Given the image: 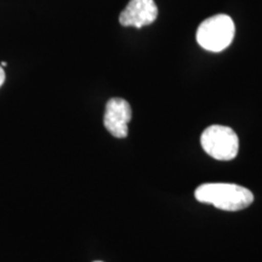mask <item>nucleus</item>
I'll return each mask as SVG.
<instances>
[{"mask_svg":"<svg viewBox=\"0 0 262 262\" xmlns=\"http://www.w3.org/2000/svg\"><path fill=\"white\" fill-rule=\"evenodd\" d=\"M201 145L206 155L216 160H232L238 156L239 140L231 127L211 125L203 131Z\"/></svg>","mask_w":262,"mask_h":262,"instance_id":"nucleus-3","label":"nucleus"},{"mask_svg":"<svg viewBox=\"0 0 262 262\" xmlns=\"http://www.w3.org/2000/svg\"><path fill=\"white\" fill-rule=\"evenodd\" d=\"M195 199L204 204H211L225 211H239L254 202V194L248 188L234 183H204L196 187Z\"/></svg>","mask_w":262,"mask_h":262,"instance_id":"nucleus-1","label":"nucleus"},{"mask_svg":"<svg viewBox=\"0 0 262 262\" xmlns=\"http://www.w3.org/2000/svg\"><path fill=\"white\" fill-rule=\"evenodd\" d=\"M6 64H8V63H6V62H2V64H0V66H2V67L4 68V67H6Z\"/></svg>","mask_w":262,"mask_h":262,"instance_id":"nucleus-7","label":"nucleus"},{"mask_svg":"<svg viewBox=\"0 0 262 262\" xmlns=\"http://www.w3.org/2000/svg\"><path fill=\"white\" fill-rule=\"evenodd\" d=\"M131 120V107L124 98H111L106 104L103 125L111 135L117 139H124L129 134L127 124Z\"/></svg>","mask_w":262,"mask_h":262,"instance_id":"nucleus-4","label":"nucleus"},{"mask_svg":"<svg viewBox=\"0 0 262 262\" xmlns=\"http://www.w3.org/2000/svg\"><path fill=\"white\" fill-rule=\"evenodd\" d=\"M235 27L228 15H215L203 21L196 29V41L205 50L221 52L233 41Z\"/></svg>","mask_w":262,"mask_h":262,"instance_id":"nucleus-2","label":"nucleus"},{"mask_svg":"<svg viewBox=\"0 0 262 262\" xmlns=\"http://www.w3.org/2000/svg\"><path fill=\"white\" fill-rule=\"evenodd\" d=\"M158 17V8L155 0H130L119 16L124 27L142 28L149 26Z\"/></svg>","mask_w":262,"mask_h":262,"instance_id":"nucleus-5","label":"nucleus"},{"mask_svg":"<svg viewBox=\"0 0 262 262\" xmlns=\"http://www.w3.org/2000/svg\"><path fill=\"white\" fill-rule=\"evenodd\" d=\"M4 81H5V72H4V68L0 66V86L4 84Z\"/></svg>","mask_w":262,"mask_h":262,"instance_id":"nucleus-6","label":"nucleus"},{"mask_svg":"<svg viewBox=\"0 0 262 262\" xmlns=\"http://www.w3.org/2000/svg\"><path fill=\"white\" fill-rule=\"evenodd\" d=\"M95 262H102V261H95Z\"/></svg>","mask_w":262,"mask_h":262,"instance_id":"nucleus-8","label":"nucleus"}]
</instances>
